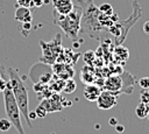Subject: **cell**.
<instances>
[{
  "mask_svg": "<svg viewBox=\"0 0 149 134\" xmlns=\"http://www.w3.org/2000/svg\"><path fill=\"white\" fill-rule=\"evenodd\" d=\"M12 126H13V125H12V122L9 121L8 118H1V119H0V131H1V132H7V131H9Z\"/></svg>",
  "mask_w": 149,
  "mask_h": 134,
  "instance_id": "obj_11",
  "label": "cell"
},
{
  "mask_svg": "<svg viewBox=\"0 0 149 134\" xmlns=\"http://www.w3.org/2000/svg\"><path fill=\"white\" fill-rule=\"evenodd\" d=\"M35 114H36L37 118H44V117L48 114V111L45 110V107H44L42 104H40V105L36 107V110H35Z\"/></svg>",
  "mask_w": 149,
  "mask_h": 134,
  "instance_id": "obj_13",
  "label": "cell"
},
{
  "mask_svg": "<svg viewBox=\"0 0 149 134\" xmlns=\"http://www.w3.org/2000/svg\"><path fill=\"white\" fill-rule=\"evenodd\" d=\"M28 118H29V120L31 121V120H35L37 117H36L35 112H29V113H28Z\"/></svg>",
  "mask_w": 149,
  "mask_h": 134,
  "instance_id": "obj_21",
  "label": "cell"
},
{
  "mask_svg": "<svg viewBox=\"0 0 149 134\" xmlns=\"http://www.w3.org/2000/svg\"><path fill=\"white\" fill-rule=\"evenodd\" d=\"M147 106H148V108H149V103H148V104H147Z\"/></svg>",
  "mask_w": 149,
  "mask_h": 134,
  "instance_id": "obj_25",
  "label": "cell"
},
{
  "mask_svg": "<svg viewBox=\"0 0 149 134\" xmlns=\"http://www.w3.org/2000/svg\"><path fill=\"white\" fill-rule=\"evenodd\" d=\"M76 89H77V84L72 78H69V79L65 80V84H64V87H63V91L65 93H72V92L76 91Z\"/></svg>",
  "mask_w": 149,
  "mask_h": 134,
  "instance_id": "obj_10",
  "label": "cell"
},
{
  "mask_svg": "<svg viewBox=\"0 0 149 134\" xmlns=\"http://www.w3.org/2000/svg\"><path fill=\"white\" fill-rule=\"evenodd\" d=\"M99 10L101 13H104L105 15H107V16H111L113 14V8H112V6L109 3H102V5H100L99 6Z\"/></svg>",
  "mask_w": 149,
  "mask_h": 134,
  "instance_id": "obj_12",
  "label": "cell"
},
{
  "mask_svg": "<svg viewBox=\"0 0 149 134\" xmlns=\"http://www.w3.org/2000/svg\"><path fill=\"white\" fill-rule=\"evenodd\" d=\"M115 54L118 56H122V61H126L128 58V49L123 48V47H118L116 50H115Z\"/></svg>",
  "mask_w": 149,
  "mask_h": 134,
  "instance_id": "obj_14",
  "label": "cell"
},
{
  "mask_svg": "<svg viewBox=\"0 0 149 134\" xmlns=\"http://www.w3.org/2000/svg\"><path fill=\"white\" fill-rule=\"evenodd\" d=\"M140 100L141 103H144V104L149 103V90H143L140 93Z\"/></svg>",
  "mask_w": 149,
  "mask_h": 134,
  "instance_id": "obj_17",
  "label": "cell"
},
{
  "mask_svg": "<svg viewBox=\"0 0 149 134\" xmlns=\"http://www.w3.org/2000/svg\"><path fill=\"white\" fill-rule=\"evenodd\" d=\"M95 101H97V106L100 110H111L118 104V94L105 90V91H101V93L99 94Z\"/></svg>",
  "mask_w": 149,
  "mask_h": 134,
  "instance_id": "obj_3",
  "label": "cell"
},
{
  "mask_svg": "<svg viewBox=\"0 0 149 134\" xmlns=\"http://www.w3.org/2000/svg\"><path fill=\"white\" fill-rule=\"evenodd\" d=\"M148 112H149V108H148L147 104L140 101V104H139V105L136 106V108H135V114H136L140 119H143V118L147 117Z\"/></svg>",
  "mask_w": 149,
  "mask_h": 134,
  "instance_id": "obj_9",
  "label": "cell"
},
{
  "mask_svg": "<svg viewBox=\"0 0 149 134\" xmlns=\"http://www.w3.org/2000/svg\"><path fill=\"white\" fill-rule=\"evenodd\" d=\"M147 118H148V120H149V112H148V114H147Z\"/></svg>",
  "mask_w": 149,
  "mask_h": 134,
  "instance_id": "obj_24",
  "label": "cell"
},
{
  "mask_svg": "<svg viewBox=\"0 0 149 134\" xmlns=\"http://www.w3.org/2000/svg\"><path fill=\"white\" fill-rule=\"evenodd\" d=\"M114 127H115V131H116L118 133H122V132L125 131V127H123L122 125H120V124H118V125H115Z\"/></svg>",
  "mask_w": 149,
  "mask_h": 134,
  "instance_id": "obj_19",
  "label": "cell"
},
{
  "mask_svg": "<svg viewBox=\"0 0 149 134\" xmlns=\"http://www.w3.org/2000/svg\"><path fill=\"white\" fill-rule=\"evenodd\" d=\"M2 93H3L5 112L7 114V118L9 119V121L15 127V129L17 131L19 134H26L23 131V127H22V122H21V112H20V108H19V106L15 101V98L13 96L9 82H7L6 89Z\"/></svg>",
  "mask_w": 149,
  "mask_h": 134,
  "instance_id": "obj_2",
  "label": "cell"
},
{
  "mask_svg": "<svg viewBox=\"0 0 149 134\" xmlns=\"http://www.w3.org/2000/svg\"><path fill=\"white\" fill-rule=\"evenodd\" d=\"M6 84H7L6 79L2 78V77H0V92H3V91H5V89H6Z\"/></svg>",
  "mask_w": 149,
  "mask_h": 134,
  "instance_id": "obj_18",
  "label": "cell"
},
{
  "mask_svg": "<svg viewBox=\"0 0 149 134\" xmlns=\"http://www.w3.org/2000/svg\"><path fill=\"white\" fill-rule=\"evenodd\" d=\"M104 86H105V90H106V91L118 94V92H121L122 86H123L122 77H119V76H111L109 78L106 79V82L104 83Z\"/></svg>",
  "mask_w": 149,
  "mask_h": 134,
  "instance_id": "obj_4",
  "label": "cell"
},
{
  "mask_svg": "<svg viewBox=\"0 0 149 134\" xmlns=\"http://www.w3.org/2000/svg\"><path fill=\"white\" fill-rule=\"evenodd\" d=\"M49 101H50V106H51V111L52 112H57V111H62V108H63V104H62V100H61V97H59V94H54L50 99H49Z\"/></svg>",
  "mask_w": 149,
  "mask_h": 134,
  "instance_id": "obj_8",
  "label": "cell"
},
{
  "mask_svg": "<svg viewBox=\"0 0 149 134\" xmlns=\"http://www.w3.org/2000/svg\"><path fill=\"white\" fill-rule=\"evenodd\" d=\"M1 75H2V68H1V66H0V77H2V76H1Z\"/></svg>",
  "mask_w": 149,
  "mask_h": 134,
  "instance_id": "obj_23",
  "label": "cell"
},
{
  "mask_svg": "<svg viewBox=\"0 0 149 134\" xmlns=\"http://www.w3.org/2000/svg\"><path fill=\"white\" fill-rule=\"evenodd\" d=\"M94 58H95V55H94V52H93V51H91V50L86 51V52L84 54V56H83L84 62H85V63H87V64L92 63V62L94 61Z\"/></svg>",
  "mask_w": 149,
  "mask_h": 134,
  "instance_id": "obj_15",
  "label": "cell"
},
{
  "mask_svg": "<svg viewBox=\"0 0 149 134\" xmlns=\"http://www.w3.org/2000/svg\"><path fill=\"white\" fill-rule=\"evenodd\" d=\"M139 85L141 86L142 90H148L149 89V77H142L139 80Z\"/></svg>",
  "mask_w": 149,
  "mask_h": 134,
  "instance_id": "obj_16",
  "label": "cell"
},
{
  "mask_svg": "<svg viewBox=\"0 0 149 134\" xmlns=\"http://www.w3.org/2000/svg\"><path fill=\"white\" fill-rule=\"evenodd\" d=\"M143 30H144V33L149 34V21H147V22L143 24Z\"/></svg>",
  "mask_w": 149,
  "mask_h": 134,
  "instance_id": "obj_22",
  "label": "cell"
},
{
  "mask_svg": "<svg viewBox=\"0 0 149 134\" xmlns=\"http://www.w3.org/2000/svg\"><path fill=\"white\" fill-rule=\"evenodd\" d=\"M55 10L59 15H68L73 9V2L71 0H52Z\"/></svg>",
  "mask_w": 149,
  "mask_h": 134,
  "instance_id": "obj_5",
  "label": "cell"
},
{
  "mask_svg": "<svg viewBox=\"0 0 149 134\" xmlns=\"http://www.w3.org/2000/svg\"><path fill=\"white\" fill-rule=\"evenodd\" d=\"M8 76H9V84H10V89L13 92V96L15 98V101L20 108V112L23 114L26 122L28 125L29 128H33L31 126V121L28 118V113H29V99H28V91L26 87V84L23 82V79L19 76V73L13 70L12 68L8 69Z\"/></svg>",
  "mask_w": 149,
  "mask_h": 134,
  "instance_id": "obj_1",
  "label": "cell"
},
{
  "mask_svg": "<svg viewBox=\"0 0 149 134\" xmlns=\"http://www.w3.org/2000/svg\"><path fill=\"white\" fill-rule=\"evenodd\" d=\"M148 90H149V89H148Z\"/></svg>",
  "mask_w": 149,
  "mask_h": 134,
  "instance_id": "obj_26",
  "label": "cell"
},
{
  "mask_svg": "<svg viewBox=\"0 0 149 134\" xmlns=\"http://www.w3.org/2000/svg\"><path fill=\"white\" fill-rule=\"evenodd\" d=\"M109 125H112V126H115V125H118L119 122H118V119L116 118H114V117H112L111 119H109Z\"/></svg>",
  "mask_w": 149,
  "mask_h": 134,
  "instance_id": "obj_20",
  "label": "cell"
},
{
  "mask_svg": "<svg viewBox=\"0 0 149 134\" xmlns=\"http://www.w3.org/2000/svg\"><path fill=\"white\" fill-rule=\"evenodd\" d=\"M100 93H101V89L94 84H87L84 89V97L88 101H95Z\"/></svg>",
  "mask_w": 149,
  "mask_h": 134,
  "instance_id": "obj_6",
  "label": "cell"
},
{
  "mask_svg": "<svg viewBox=\"0 0 149 134\" xmlns=\"http://www.w3.org/2000/svg\"><path fill=\"white\" fill-rule=\"evenodd\" d=\"M15 19L21 22H30L31 21V14L30 10L27 7H19L15 10Z\"/></svg>",
  "mask_w": 149,
  "mask_h": 134,
  "instance_id": "obj_7",
  "label": "cell"
}]
</instances>
